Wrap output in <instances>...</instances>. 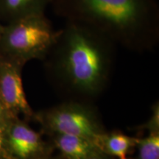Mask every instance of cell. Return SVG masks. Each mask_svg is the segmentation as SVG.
<instances>
[{"mask_svg":"<svg viewBox=\"0 0 159 159\" xmlns=\"http://www.w3.org/2000/svg\"><path fill=\"white\" fill-rule=\"evenodd\" d=\"M116 45L91 26L66 21L43 60L46 71L57 88L74 100L87 102L108 84Z\"/></svg>","mask_w":159,"mask_h":159,"instance_id":"6da1fadb","label":"cell"},{"mask_svg":"<svg viewBox=\"0 0 159 159\" xmlns=\"http://www.w3.org/2000/svg\"><path fill=\"white\" fill-rule=\"evenodd\" d=\"M50 6L66 21L91 26L131 50H148L158 42L156 0H51Z\"/></svg>","mask_w":159,"mask_h":159,"instance_id":"7a4b0ae2","label":"cell"},{"mask_svg":"<svg viewBox=\"0 0 159 159\" xmlns=\"http://www.w3.org/2000/svg\"><path fill=\"white\" fill-rule=\"evenodd\" d=\"M44 14L31 15L6 23L0 37V55L22 64L43 61L58 35Z\"/></svg>","mask_w":159,"mask_h":159,"instance_id":"3957f363","label":"cell"},{"mask_svg":"<svg viewBox=\"0 0 159 159\" xmlns=\"http://www.w3.org/2000/svg\"><path fill=\"white\" fill-rule=\"evenodd\" d=\"M42 134L74 135L94 142L105 129L97 109L84 101L71 100L35 113Z\"/></svg>","mask_w":159,"mask_h":159,"instance_id":"277c9868","label":"cell"},{"mask_svg":"<svg viewBox=\"0 0 159 159\" xmlns=\"http://www.w3.org/2000/svg\"><path fill=\"white\" fill-rule=\"evenodd\" d=\"M42 133L36 132L19 117L12 118L6 127V148L11 159H41L54 150Z\"/></svg>","mask_w":159,"mask_h":159,"instance_id":"5b68a950","label":"cell"},{"mask_svg":"<svg viewBox=\"0 0 159 159\" xmlns=\"http://www.w3.org/2000/svg\"><path fill=\"white\" fill-rule=\"evenodd\" d=\"M22 63L0 55V99L13 116L35 120V112L29 105L24 91Z\"/></svg>","mask_w":159,"mask_h":159,"instance_id":"8992f818","label":"cell"},{"mask_svg":"<svg viewBox=\"0 0 159 159\" xmlns=\"http://www.w3.org/2000/svg\"><path fill=\"white\" fill-rule=\"evenodd\" d=\"M55 149L60 151L64 159H87L97 151L94 142L74 135L53 134L48 135Z\"/></svg>","mask_w":159,"mask_h":159,"instance_id":"52a82bcc","label":"cell"},{"mask_svg":"<svg viewBox=\"0 0 159 159\" xmlns=\"http://www.w3.org/2000/svg\"><path fill=\"white\" fill-rule=\"evenodd\" d=\"M51 0H0V21L5 23L31 15L44 14Z\"/></svg>","mask_w":159,"mask_h":159,"instance_id":"ba28073f","label":"cell"},{"mask_svg":"<svg viewBox=\"0 0 159 159\" xmlns=\"http://www.w3.org/2000/svg\"><path fill=\"white\" fill-rule=\"evenodd\" d=\"M136 139L121 132L105 131L97 137L94 144L103 153L119 158L126 157L136 148Z\"/></svg>","mask_w":159,"mask_h":159,"instance_id":"9c48e42d","label":"cell"},{"mask_svg":"<svg viewBox=\"0 0 159 159\" xmlns=\"http://www.w3.org/2000/svg\"><path fill=\"white\" fill-rule=\"evenodd\" d=\"M137 159H159V134H149L144 138H137Z\"/></svg>","mask_w":159,"mask_h":159,"instance_id":"30bf717a","label":"cell"},{"mask_svg":"<svg viewBox=\"0 0 159 159\" xmlns=\"http://www.w3.org/2000/svg\"><path fill=\"white\" fill-rule=\"evenodd\" d=\"M152 114L150 118L144 124L138 127L139 129H144L149 134H159V105L157 102L152 107Z\"/></svg>","mask_w":159,"mask_h":159,"instance_id":"8fae6325","label":"cell"},{"mask_svg":"<svg viewBox=\"0 0 159 159\" xmlns=\"http://www.w3.org/2000/svg\"><path fill=\"white\" fill-rule=\"evenodd\" d=\"M7 123L0 124V159H11L6 148L5 132Z\"/></svg>","mask_w":159,"mask_h":159,"instance_id":"7c38bea8","label":"cell"},{"mask_svg":"<svg viewBox=\"0 0 159 159\" xmlns=\"http://www.w3.org/2000/svg\"><path fill=\"white\" fill-rule=\"evenodd\" d=\"M15 117L6 108H0V124H6L12 118Z\"/></svg>","mask_w":159,"mask_h":159,"instance_id":"4fadbf2b","label":"cell"},{"mask_svg":"<svg viewBox=\"0 0 159 159\" xmlns=\"http://www.w3.org/2000/svg\"><path fill=\"white\" fill-rule=\"evenodd\" d=\"M87 159H111V156L103 153L101 151H97Z\"/></svg>","mask_w":159,"mask_h":159,"instance_id":"5bb4252c","label":"cell"},{"mask_svg":"<svg viewBox=\"0 0 159 159\" xmlns=\"http://www.w3.org/2000/svg\"><path fill=\"white\" fill-rule=\"evenodd\" d=\"M3 25H2L1 21H0V37H1L2 32V30H3Z\"/></svg>","mask_w":159,"mask_h":159,"instance_id":"9a60e30c","label":"cell"},{"mask_svg":"<svg viewBox=\"0 0 159 159\" xmlns=\"http://www.w3.org/2000/svg\"><path fill=\"white\" fill-rule=\"evenodd\" d=\"M41 159H58V158H53V157H51L50 156H48V157H46V158H41Z\"/></svg>","mask_w":159,"mask_h":159,"instance_id":"2e32d148","label":"cell"},{"mask_svg":"<svg viewBox=\"0 0 159 159\" xmlns=\"http://www.w3.org/2000/svg\"><path fill=\"white\" fill-rule=\"evenodd\" d=\"M119 159H128V158H127L126 157H125V158H119Z\"/></svg>","mask_w":159,"mask_h":159,"instance_id":"e0dca14e","label":"cell"}]
</instances>
